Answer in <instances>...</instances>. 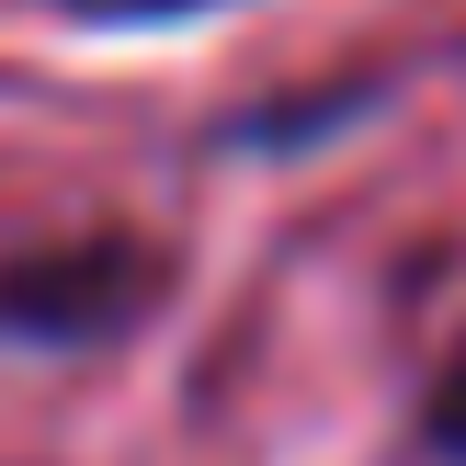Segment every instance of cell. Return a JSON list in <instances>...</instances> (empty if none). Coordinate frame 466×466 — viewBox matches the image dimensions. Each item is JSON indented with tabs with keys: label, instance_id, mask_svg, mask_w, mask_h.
<instances>
[{
	"label": "cell",
	"instance_id": "2",
	"mask_svg": "<svg viewBox=\"0 0 466 466\" xmlns=\"http://www.w3.org/2000/svg\"><path fill=\"white\" fill-rule=\"evenodd\" d=\"M421 455L432 466H466V341L444 353V376H432V399H421Z\"/></svg>",
	"mask_w": 466,
	"mask_h": 466
},
{
	"label": "cell",
	"instance_id": "3",
	"mask_svg": "<svg viewBox=\"0 0 466 466\" xmlns=\"http://www.w3.org/2000/svg\"><path fill=\"white\" fill-rule=\"evenodd\" d=\"M68 23H194V12H217V0H57Z\"/></svg>",
	"mask_w": 466,
	"mask_h": 466
},
{
	"label": "cell",
	"instance_id": "1",
	"mask_svg": "<svg viewBox=\"0 0 466 466\" xmlns=\"http://www.w3.org/2000/svg\"><path fill=\"white\" fill-rule=\"evenodd\" d=\"M171 285V250L126 239V228H80V239H46L0 262V341L23 353H103Z\"/></svg>",
	"mask_w": 466,
	"mask_h": 466
}]
</instances>
